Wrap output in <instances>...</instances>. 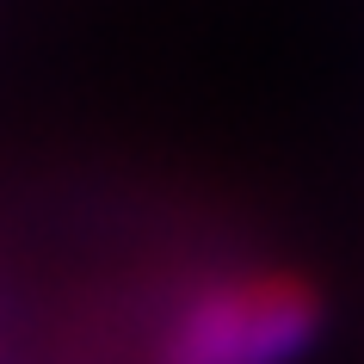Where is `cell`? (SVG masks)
<instances>
[{"label": "cell", "instance_id": "6da1fadb", "mask_svg": "<svg viewBox=\"0 0 364 364\" xmlns=\"http://www.w3.org/2000/svg\"><path fill=\"white\" fill-rule=\"evenodd\" d=\"M327 321L321 290L290 266L216 272L173 303L149 364H296Z\"/></svg>", "mask_w": 364, "mask_h": 364}]
</instances>
